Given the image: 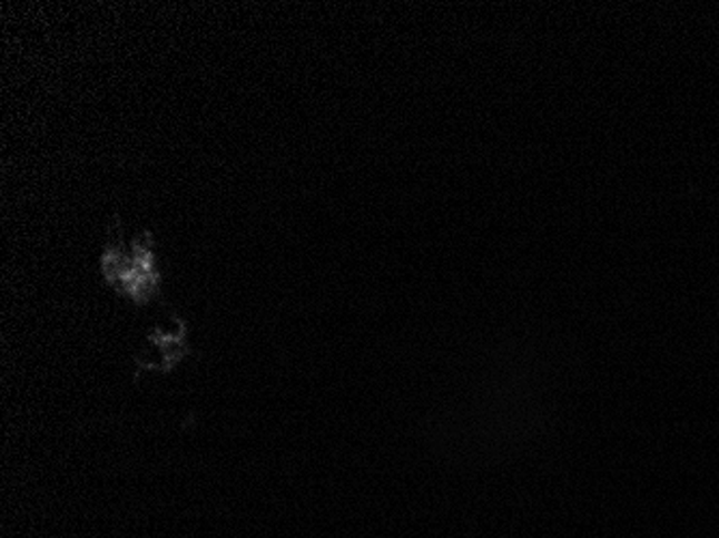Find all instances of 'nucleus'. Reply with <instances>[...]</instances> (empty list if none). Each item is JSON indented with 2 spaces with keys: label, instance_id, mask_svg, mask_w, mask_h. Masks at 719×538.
I'll list each match as a JSON object with an SVG mask.
<instances>
[]
</instances>
